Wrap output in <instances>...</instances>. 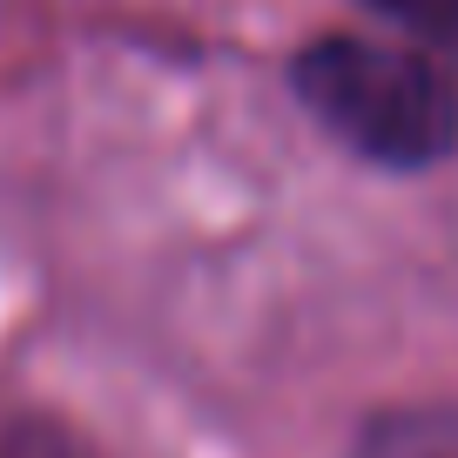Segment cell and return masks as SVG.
I'll use <instances>...</instances> for the list:
<instances>
[{
  "label": "cell",
  "mask_w": 458,
  "mask_h": 458,
  "mask_svg": "<svg viewBox=\"0 0 458 458\" xmlns=\"http://www.w3.org/2000/svg\"><path fill=\"white\" fill-rule=\"evenodd\" d=\"M297 95L337 142L391 169H425L458 142V95L425 55L391 41H317L297 61Z\"/></svg>",
  "instance_id": "cell-1"
},
{
  "label": "cell",
  "mask_w": 458,
  "mask_h": 458,
  "mask_svg": "<svg viewBox=\"0 0 458 458\" xmlns=\"http://www.w3.org/2000/svg\"><path fill=\"white\" fill-rule=\"evenodd\" d=\"M351 458H458V404H398L358 431Z\"/></svg>",
  "instance_id": "cell-2"
},
{
  "label": "cell",
  "mask_w": 458,
  "mask_h": 458,
  "mask_svg": "<svg viewBox=\"0 0 458 458\" xmlns=\"http://www.w3.org/2000/svg\"><path fill=\"white\" fill-rule=\"evenodd\" d=\"M391 21H404V28L431 34V41H452L458 47V0H377Z\"/></svg>",
  "instance_id": "cell-3"
},
{
  "label": "cell",
  "mask_w": 458,
  "mask_h": 458,
  "mask_svg": "<svg viewBox=\"0 0 458 458\" xmlns=\"http://www.w3.org/2000/svg\"><path fill=\"white\" fill-rule=\"evenodd\" d=\"M14 458H34V452H14Z\"/></svg>",
  "instance_id": "cell-4"
}]
</instances>
